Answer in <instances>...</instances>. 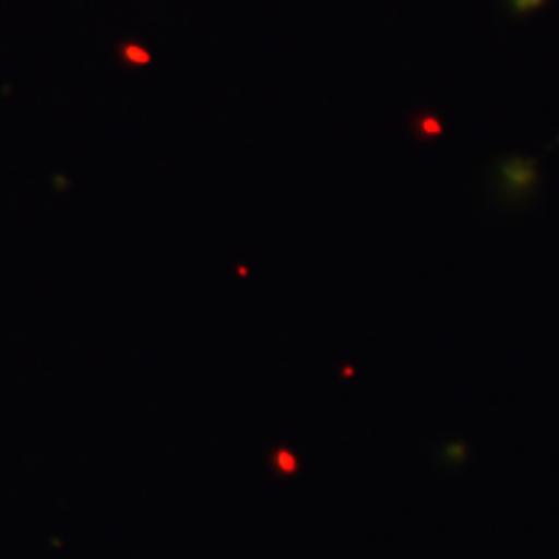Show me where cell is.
I'll list each match as a JSON object with an SVG mask.
<instances>
[{"instance_id": "obj_1", "label": "cell", "mask_w": 559, "mask_h": 559, "mask_svg": "<svg viewBox=\"0 0 559 559\" xmlns=\"http://www.w3.org/2000/svg\"><path fill=\"white\" fill-rule=\"evenodd\" d=\"M539 185V169L531 158H508L500 164V187L510 198H526Z\"/></svg>"}, {"instance_id": "obj_2", "label": "cell", "mask_w": 559, "mask_h": 559, "mask_svg": "<svg viewBox=\"0 0 559 559\" xmlns=\"http://www.w3.org/2000/svg\"><path fill=\"white\" fill-rule=\"evenodd\" d=\"M412 132H415L419 143H430V140H436L443 132V124H440L436 115H417L412 117Z\"/></svg>"}, {"instance_id": "obj_3", "label": "cell", "mask_w": 559, "mask_h": 559, "mask_svg": "<svg viewBox=\"0 0 559 559\" xmlns=\"http://www.w3.org/2000/svg\"><path fill=\"white\" fill-rule=\"evenodd\" d=\"M547 0H510V9H513L519 16H526V13L539 11Z\"/></svg>"}, {"instance_id": "obj_4", "label": "cell", "mask_w": 559, "mask_h": 559, "mask_svg": "<svg viewBox=\"0 0 559 559\" xmlns=\"http://www.w3.org/2000/svg\"><path fill=\"white\" fill-rule=\"evenodd\" d=\"M128 58H132V62H148V52L138 50V47H128Z\"/></svg>"}]
</instances>
